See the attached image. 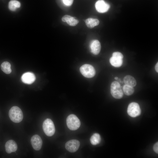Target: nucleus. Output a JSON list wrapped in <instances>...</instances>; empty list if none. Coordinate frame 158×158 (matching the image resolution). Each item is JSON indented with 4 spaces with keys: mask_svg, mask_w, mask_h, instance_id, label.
Listing matches in <instances>:
<instances>
[{
    "mask_svg": "<svg viewBox=\"0 0 158 158\" xmlns=\"http://www.w3.org/2000/svg\"><path fill=\"white\" fill-rule=\"evenodd\" d=\"M8 114L11 120L14 123L20 122L23 118V114L22 110L17 106L12 107L9 111Z\"/></svg>",
    "mask_w": 158,
    "mask_h": 158,
    "instance_id": "f257e3e1",
    "label": "nucleus"
},
{
    "mask_svg": "<svg viewBox=\"0 0 158 158\" xmlns=\"http://www.w3.org/2000/svg\"><path fill=\"white\" fill-rule=\"evenodd\" d=\"M66 124L68 127L71 130L78 129L80 125V122L78 117L75 115H69L66 118Z\"/></svg>",
    "mask_w": 158,
    "mask_h": 158,
    "instance_id": "f03ea898",
    "label": "nucleus"
},
{
    "mask_svg": "<svg viewBox=\"0 0 158 158\" xmlns=\"http://www.w3.org/2000/svg\"><path fill=\"white\" fill-rule=\"evenodd\" d=\"M111 93L112 96L115 98L120 99L123 96V92L120 83L118 82L114 81L111 85Z\"/></svg>",
    "mask_w": 158,
    "mask_h": 158,
    "instance_id": "7ed1b4c3",
    "label": "nucleus"
},
{
    "mask_svg": "<svg viewBox=\"0 0 158 158\" xmlns=\"http://www.w3.org/2000/svg\"><path fill=\"white\" fill-rule=\"evenodd\" d=\"M42 128L44 133L48 136H52L55 132V129L54 123L49 118H47L44 121Z\"/></svg>",
    "mask_w": 158,
    "mask_h": 158,
    "instance_id": "20e7f679",
    "label": "nucleus"
},
{
    "mask_svg": "<svg viewBox=\"0 0 158 158\" xmlns=\"http://www.w3.org/2000/svg\"><path fill=\"white\" fill-rule=\"evenodd\" d=\"M81 73L85 77L87 78H91L95 75L96 72L94 67L88 64H85L82 65L80 68Z\"/></svg>",
    "mask_w": 158,
    "mask_h": 158,
    "instance_id": "39448f33",
    "label": "nucleus"
},
{
    "mask_svg": "<svg viewBox=\"0 0 158 158\" xmlns=\"http://www.w3.org/2000/svg\"><path fill=\"white\" fill-rule=\"evenodd\" d=\"M127 112L128 115L130 116L135 117L140 114L141 110L138 103L135 102H132L129 104Z\"/></svg>",
    "mask_w": 158,
    "mask_h": 158,
    "instance_id": "423d86ee",
    "label": "nucleus"
},
{
    "mask_svg": "<svg viewBox=\"0 0 158 158\" xmlns=\"http://www.w3.org/2000/svg\"><path fill=\"white\" fill-rule=\"evenodd\" d=\"M80 145V142L78 140L73 139L67 142L65 144V147L69 152H74L78 150Z\"/></svg>",
    "mask_w": 158,
    "mask_h": 158,
    "instance_id": "0eeeda50",
    "label": "nucleus"
},
{
    "mask_svg": "<svg viewBox=\"0 0 158 158\" xmlns=\"http://www.w3.org/2000/svg\"><path fill=\"white\" fill-rule=\"evenodd\" d=\"M97 11L100 13H104L107 12L110 8V5L103 0H99L95 4Z\"/></svg>",
    "mask_w": 158,
    "mask_h": 158,
    "instance_id": "6e6552de",
    "label": "nucleus"
},
{
    "mask_svg": "<svg viewBox=\"0 0 158 158\" xmlns=\"http://www.w3.org/2000/svg\"><path fill=\"white\" fill-rule=\"evenodd\" d=\"M31 142L32 147L35 150H39L41 149L42 141L41 137L38 135H34L32 137Z\"/></svg>",
    "mask_w": 158,
    "mask_h": 158,
    "instance_id": "1a4fd4ad",
    "label": "nucleus"
},
{
    "mask_svg": "<svg viewBox=\"0 0 158 158\" xmlns=\"http://www.w3.org/2000/svg\"><path fill=\"white\" fill-rule=\"evenodd\" d=\"M35 76L32 73L26 72L22 76L21 79L22 81L26 84H30L33 83L35 80Z\"/></svg>",
    "mask_w": 158,
    "mask_h": 158,
    "instance_id": "9d476101",
    "label": "nucleus"
},
{
    "mask_svg": "<svg viewBox=\"0 0 158 158\" xmlns=\"http://www.w3.org/2000/svg\"><path fill=\"white\" fill-rule=\"evenodd\" d=\"M17 145L16 142L13 140L8 141L5 145L6 152L8 154L15 152L17 149Z\"/></svg>",
    "mask_w": 158,
    "mask_h": 158,
    "instance_id": "9b49d317",
    "label": "nucleus"
},
{
    "mask_svg": "<svg viewBox=\"0 0 158 158\" xmlns=\"http://www.w3.org/2000/svg\"><path fill=\"white\" fill-rule=\"evenodd\" d=\"M90 47L91 52L95 55H97L100 51V43L97 40H93L90 44Z\"/></svg>",
    "mask_w": 158,
    "mask_h": 158,
    "instance_id": "f8f14e48",
    "label": "nucleus"
},
{
    "mask_svg": "<svg viewBox=\"0 0 158 158\" xmlns=\"http://www.w3.org/2000/svg\"><path fill=\"white\" fill-rule=\"evenodd\" d=\"M61 20L62 21L66 22L69 25L73 26L76 25L79 22L78 20L68 15L63 16Z\"/></svg>",
    "mask_w": 158,
    "mask_h": 158,
    "instance_id": "ddd939ff",
    "label": "nucleus"
},
{
    "mask_svg": "<svg viewBox=\"0 0 158 158\" xmlns=\"http://www.w3.org/2000/svg\"><path fill=\"white\" fill-rule=\"evenodd\" d=\"M123 81L125 85L133 87L135 86L136 85L135 79L130 75L126 76L123 78Z\"/></svg>",
    "mask_w": 158,
    "mask_h": 158,
    "instance_id": "4468645a",
    "label": "nucleus"
},
{
    "mask_svg": "<svg viewBox=\"0 0 158 158\" xmlns=\"http://www.w3.org/2000/svg\"><path fill=\"white\" fill-rule=\"evenodd\" d=\"M85 21L87 26L90 28H93L99 23V21L98 19L92 18H87Z\"/></svg>",
    "mask_w": 158,
    "mask_h": 158,
    "instance_id": "2eb2a0df",
    "label": "nucleus"
},
{
    "mask_svg": "<svg viewBox=\"0 0 158 158\" xmlns=\"http://www.w3.org/2000/svg\"><path fill=\"white\" fill-rule=\"evenodd\" d=\"M109 62L112 66L119 67L122 66L123 61L122 59L112 56L110 59Z\"/></svg>",
    "mask_w": 158,
    "mask_h": 158,
    "instance_id": "dca6fc26",
    "label": "nucleus"
},
{
    "mask_svg": "<svg viewBox=\"0 0 158 158\" xmlns=\"http://www.w3.org/2000/svg\"><path fill=\"white\" fill-rule=\"evenodd\" d=\"M1 67L2 71L6 74H9L11 72V64L8 62L4 61L2 63Z\"/></svg>",
    "mask_w": 158,
    "mask_h": 158,
    "instance_id": "f3484780",
    "label": "nucleus"
},
{
    "mask_svg": "<svg viewBox=\"0 0 158 158\" xmlns=\"http://www.w3.org/2000/svg\"><path fill=\"white\" fill-rule=\"evenodd\" d=\"M20 7V3L17 0H11L9 2L8 8L11 11H15Z\"/></svg>",
    "mask_w": 158,
    "mask_h": 158,
    "instance_id": "a211bd4d",
    "label": "nucleus"
},
{
    "mask_svg": "<svg viewBox=\"0 0 158 158\" xmlns=\"http://www.w3.org/2000/svg\"><path fill=\"white\" fill-rule=\"evenodd\" d=\"M101 138L99 134L98 133H95L91 137L90 139L91 144L93 145H96L100 142Z\"/></svg>",
    "mask_w": 158,
    "mask_h": 158,
    "instance_id": "6ab92c4d",
    "label": "nucleus"
},
{
    "mask_svg": "<svg viewBox=\"0 0 158 158\" xmlns=\"http://www.w3.org/2000/svg\"><path fill=\"white\" fill-rule=\"evenodd\" d=\"M123 90L124 94L128 96L132 95L134 92V89L133 87L126 85H123Z\"/></svg>",
    "mask_w": 158,
    "mask_h": 158,
    "instance_id": "aec40b11",
    "label": "nucleus"
},
{
    "mask_svg": "<svg viewBox=\"0 0 158 158\" xmlns=\"http://www.w3.org/2000/svg\"><path fill=\"white\" fill-rule=\"evenodd\" d=\"M112 56L119 58L122 59L123 56V54L119 52H114L112 54Z\"/></svg>",
    "mask_w": 158,
    "mask_h": 158,
    "instance_id": "412c9836",
    "label": "nucleus"
},
{
    "mask_svg": "<svg viewBox=\"0 0 158 158\" xmlns=\"http://www.w3.org/2000/svg\"><path fill=\"white\" fill-rule=\"evenodd\" d=\"M65 5L67 6H71L73 3V0H62Z\"/></svg>",
    "mask_w": 158,
    "mask_h": 158,
    "instance_id": "4be33fe9",
    "label": "nucleus"
},
{
    "mask_svg": "<svg viewBox=\"0 0 158 158\" xmlns=\"http://www.w3.org/2000/svg\"><path fill=\"white\" fill-rule=\"evenodd\" d=\"M153 150L156 153H158V142L156 143L154 145L153 147Z\"/></svg>",
    "mask_w": 158,
    "mask_h": 158,
    "instance_id": "5701e85b",
    "label": "nucleus"
},
{
    "mask_svg": "<svg viewBox=\"0 0 158 158\" xmlns=\"http://www.w3.org/2000/svg\"><path fill=\"white\" fill-rule=\"evenodd\" d=\"M158 62H157L155 66V70L157 73L158 72Z\"/></svg>",
    "mask_w": 158,
    "mask_h": 158,
    "instance_id": "b1692460",
    "label": "nucleus"
},
{
    "mask_svg": "<svg viewBox=\"0 0 158 158\" xmlns=\"http://www.w3.org/2000/svg\"><path fill=\"white\" fill-rule=\"evenodd\" d=\"M114 78L115 80H117L118 79V78L117 77H116Z\"/></svg>",
    "mask_w": 158,
    "mask_h": 158,
    "instance_id": "393cba45",
    "label": "nucleus"
}]
</instances>
